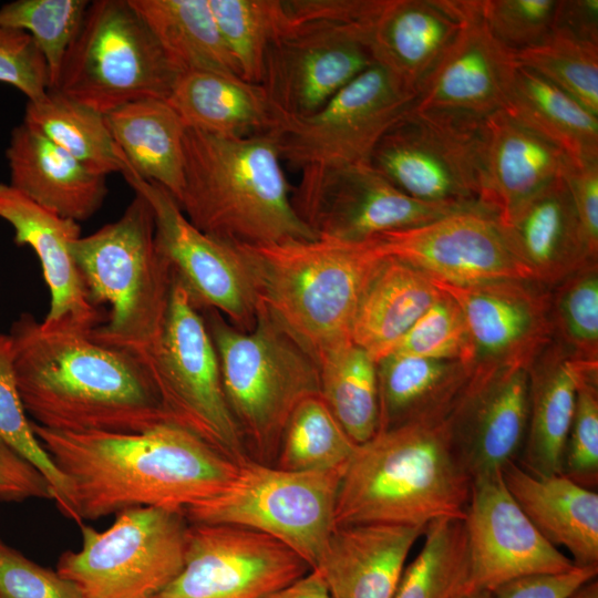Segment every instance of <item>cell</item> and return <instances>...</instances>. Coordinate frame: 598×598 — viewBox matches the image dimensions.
<instances>
[{
	"instance_id": "obj_1",
	"label": "cell",
	"mask_w": 598,
	"mask_h": 598,
	"mask_svg": "<svg viewBox=\"0 0 598 598\" xmlns=\"http://www.w3.org/2000/svg\"><path fill=\"white\" fill-rule=\"evenodd\" d=\"M31 423L68 483L79 525L132 507L184 511L219 493L238 468L169 422L127 434L58 432Z\"/></svg>"
},
{
	"instance_id": "obj_2",
	"label": "cell",
	"mask_w": 598,
	"mask_h": 598,
	"mask_svg": "<svg viewBox=\"0 0 598 598\" xmlns=\"http://www.w3.org/2000/svg\"><path fill=\"white\" fill-rule=\"evenodd\" d=\"M13 370L28 415L68 433H141L172 423L136 357L89 333L47 330L32 313L11 324Z\"/></svg>"
},
{
	"instance_id": "obj_3",
	"label": "cell",
	"mask_w": 598,
	"mask_h": 598,
	"mask_svg": "<svg viewBox=\"0 0 598 598\" xmlns=\"http://www.w3.org/2000/svg\"><path fill=\"white\" fill-rule=\"evenodd\" d=\"M178 205L200 231L240 245L309 240L271 132L227 137L185 128Z\"/></svg>"
},
{
	"instance_id": "obj_4",
	"label": "cell",
	"mask_w": 598,
	"mask_h": 598,
	"mask_svg": "<svg viewBox=\"0 0 598 598\" xmlns=\"http://www.w3.org/2000/svg\"><path fill=\"white\" fill-rule=\"evenodd\" d=\"M264 309L320 365L352 342L360 299L383 256L372 240L319 235L268 245L235 244Z\"/></svg>"
},
{
	"instance_id": "obj_5",
	"label": "cell",
	"mask_w": 598,
	"mask_h": 598,
	"mask_svg": "<svg viewBox=\"0 0 598 598\" xmlns=\"http://www.w3.org/2000/svg\"><path fill=\"white\" fill-rule=\"evenodd\" d=\"M472 482L452 450L444 421L379 431L357 445L343 470L334 527H425L439 518L464 519Z\"/></svg>"
},
{
	"instance_id": "obj_6",
	"label": "cell",
	"mask_w": 598,
	"mask_h": 598,
	"mask_svg": "<svg viewBox=\"0 0 598 598\" xmlns=\"http://www.w3.org/2000/svg\"><path fill=\"white\" fill-rule=\"evenodd\" d=\"M134 194L116 221L79 237L71 251L92 303L110 307L106 321L89 337L137 354L159 336L173 272L156 246L153 210Z\"/></svg>"
},
{
	"instance_id": "obj_7",
	"label": "cell",
	"mask_w": 598,
	"mask_h": 598,
	"mask_svg": "<svg viewBox=\"0 0 598 598\" xmlns=\"http://www.w3.org/2000/svg\"><path fill=\"white\" fill-rule=\"evenodd\" d=\"M200 312L245 444L261 463L276 457L293 410L305 399L320 395L319 365L260 307L250 331L238 330L215 309Z\"/></svg>"
},
{
	"instance_id": "obj_8",
	"label": "cell",
	"mask_w": 598,
	"mask_h": 598,
	"mask_svg": "<svg viewBox=\"0 0 598 598\" xmlns=\"http://www.w3.org/2000/svg\"><path fill=\"white\" fill-rule=\"evenodd\" d=\"M416 99V92L374 63L317 112L278 115L270 132L280 158L301 172L291 196L298 215L324 176L368 164L380 140Z\"/></svg>"
},
{
	"instance_id": "obj_9",
	"label": "cell",
	"mask_w": 598,
	"mask_h": 598,
	"mask_svg": "<svg viewBox=\"0 0 598 598\" xmlns=\"http://www.w3.org/2000/svg\"><path fill=\"white\" fill-rule=\"evenodd\" d=\"M177 75L128 0H95L51 90L105 115L138 100H166Z\"/></svg>"
},
{
	"instance_id": "obj_10",
	"label": "cell",
	"mask_w": 598,
	"mask_h": 598,
	"mask_svg": "<svg viewBox=\"0 0 598 598\" xmlns=\"http://www.w3.org/2000/svg\"><path fill=\"white\" fill-rule=\"evenodd\" d=\"M134 355L146 370L172 423L237 463L247 458L205 319L174 274L159 336L148 349Z\"/></svg>"
},
{
	"instance_id": "obj_11",
	"label": "cell",
	"mask_w": 598,
	"mask_h": 598,
	"mask_svg": "<svg viewBox=\"0 0 598 598\" xmlns=\"http://www.w3.org/2000/svg\"><path fill=\"white\" fill-rule=\"evenodd\" d=\"M343 470L288 471L246 458L219 493L188 506L184 514L192 524L233 525L267 534L313 569L334 529Z\"/></svg>"
},
{
	"instance_id": "obj_12",
	"label": "cell",
	"mask_w": 598,
	"mask_h": 598,
	"mask_svg": "<svg viewBox=\"0 0 598 598\" xmlns=\"http://www.w3.org/2000/svg\"><path fill=\"white\" fill-rule=\"evenodd\" d=\"M187 522L182 509L143 506L116 513L102 532L82 523L80 549L64 551L56 573L85 598H153L184 566Z\"/></svg>"
},
{
	"instance_id": "obj_13",
	"label": "cell",
	"mask_w": 598,
	"mask_h": 598,
	"mask_svg": "<svg viewBox=\"0 0 598 598\" xmlns=\"http://www.w3.org/2000/svg\"><path fill=\"white\" fill-rule=\"evenodd\" d=\"M485 118L413 105L383 135L369 164L415 199L484 210Z\"/></svg>"
},
{
	"instance_id": "obj_14",
	"label": "cell",
	"mask_w": 598,
	"mask_h": 598,
	"mask_svg": "<svg viewBox=\"0 0 598 598\" xmlns=\"http://www.w3.org/2000/svg\"><path fill=\"white\" fill-rule=\"evenodd\" d=\"M122 175L150 204L155 241L198 310L215 309L240 331H250L258 300L238 247L196 228L164 187L146 181L124 161Z\"/></svg>"
},
{
	"instance_id": "obj_15",
	"label": "cell",
	"mask_w": 598,
	"mask_h": 598,
	"mask_svg": "<svg viewBox=\"0 0 598 598\" xmlns=\"http://www.w3.org/2000/svg\"><path fill=\"white\" fill-rule=\"evenodd\" d=\"M310 570L301 556L267 534L192 524L181 573L153 598H268Z\"/></svg>"
},
{
	"instance_id": "obj_16",
	"label": "cell",
	"mask_w": 598,
	"mask_h": 598,
	"mask_svg": "<svg viewBox=\"0 0 598 598\" xmlns=\"http://www.w3.org/2000/svg\"><path fill=\"white\" fill-rule=\"evenodd\" d=\"M372 30L326 22L290 27L269 47L260 83L278 115L317 112L373 65Z\"/></svg>"
},
{
	"instance_id": "obj_17",
	"label": "cell",
	"mask_w": 598,
	"mask_h": 598,
	"mask_svg": "<svg viewBox=\"0 0 598 598\" xmlns=\"http://www.w3.org/2000/svg\"><path fill=\"white\" fill-rule=\"evenodd\" d=\"M371 240L383 256L408 262L431 279L448 285L533 279L505 239L496 217L481 209L455 212Z\"/></svg>"
},
{
	"instance_id": "obj_18",
	"label": "cell",
	"mask_w": 598,
	"mask_h": 598,
	"mask_svg": "<svg viewBox=\"0 0 598 598\" xmlns=\"http://www.w3.org/2000/svg\"><path fill=\"white\" fill-rule=\"evenodd\" d=\"M433 282L457 302L464 315L473 370L528 369L554 340L549 288L533 279L467 286Z\"/></svg>"
},
{
	"instance_id": "obj_19",
	"label": "cell",
	"mask_w": 598,
	"mask_h": 598,
	"mask_svg": "<svg viewBox=\"0 0 598 598\" xmlns=\"http://www.w3.org/2000/svg\"><path fill=\"white\" fill-rule=\"evenodd\" d=\"M464 522L467 590L492 591L523 576L564 571L575 565L528 519L507 489L502 471L473 480Z\"/></svg>"
},
{
	"instance_id": "obj_20",
	"label": "cell",
	"mask_w": 598,
	"mask_h": 598,
	"mask_svg": "<svg viewBox=\"0 0 598 598\" xmlns=\"http://www.w3.org/2000/svg\"><path fill=\"white\" fill-rule=\"evenodd\" d=\"M528 369H476L445 419L452 450L473 480L517 462L528 420Z\"/></svg>"
},
{
	"instance_id": "obj_21",
	"label": "cell",
	"mask_w": 598,
	"mask_h": 598,
	"mask_svg": "<svg viewBox=\"0 0 598 598\" xmlns=\"http://www.w3.org/2000/svg\"><path fill=\"white\" fill-rule=\"evenodd\" d=\"M460 210L406 195L368 163L324 176L299 215L318 236L362 243Z\"/></svg>"
},
{
	"instance_id": "obj_22",
	"label": "cell",
	"mask_w": 598,
	"mask_h": 598,
	"mask_svg": "<svg viewBox=\"0 0 598 598\" xmlns=\"http://www.w3.org/2000/svg\"><path fill=\"white\" fill-rule=\"evenodd\" d=\"M0 218L14 230V243L37 255L50 291V308L42 321L47 330L89 333L105 317L90 299L72 256L71 244L81 237L78 221L39 205L10 184L0 183Z\"/></svg>"
},
{
	"instance_id": "obj_23",
	"label": "cell",
	"mask_w": 598,
	"mask_h": 598,
	"mask_svg": "<svg viewBox=\"0 0 598 598\" xmlns=\"http://www.w3.org/2000/svg\"><path fill=\"white\" fill-rule=\"evenodd\" d=\"M518 64L471 0L466 23L423 83L414 106L485 118L505 105Z\"/></svg>"
},
{
	"instance_id": "obj_24",
	"label": "cell",
	"mask_w": 598,
	"mask_h": 598,
	"mask_svg": "<svg viewBox=\"0 0 598 598\" xmlns=\"http://www.w3.org/2000/svg\"><path fill=\"white\" fill-rule=\"evenodd\" d=\"M496 220L533 279L547 288L598 261L589 251L563 175Z\"/></svg>"
},
{
	"instance_id": "obj_25",
	"label": "cell",
	"mask_w": 598,
	"mask_h": 598,
	"mask_svg": "<svg viewBox=\"0 0 598 598\" xmlns=\"http://www.w3.org/2000/svg\"><path fill=\"white\" fill-rule=\"evenodd\" d=\"M471 0H389L371 34L375 63L417 93L464 28Z\"/></svg>"
},
{
	"instance_id": "obj_26",
	"label": "cell",
	"mask_w": 598,
	"mask_h": 598,
	"mask_svg": "<svg viewBox=\"0 0 598 598\" xmlns=\"http://www.w3.org/2000/svg\"><path fill=\"white\" fill-rule=\"evenodd\" d=\"M424 529L385 523L337 526L312 570L332 598H393L406 557Z\"/></svg>"
},
{
	"instance_id": "obj_27",
	"label": "cell",
	"mask_w": 598,
	"mask_h": 598,
	"mask_svg": "<svg viewBox=\"0 0 598 598\" xmlns=\"http://www.w3.org/2000/svg\"><path fill=\"white\" fill-rule=\"evenodd\" d=\"M569 159L506 111L492 113L484 121L482 208L505 216L561 176Z\"/></svg>"
},
{
	"instance_id": "obj_28",
	"label": "cell",
	"mask_w": 598,
	"mask_h": 598,
	"mask_svg": "<svg viewBox=\"0 0 598 598\" xmlns=\"http://www.w3.org/2000/svg\"><path fill=\"white\" fill-rule=\"evenodd\" d=\"M10 185L39 205L75 221L87 220L109 189L97 174L23 122L6 150Z\"/></svg>"
},
{
	"instance_id": "obj_29",
	"label": "cell",
	"mask_w": 598,
	"mask_h": 598,
	"mask_svg": "<svg viewBox=\"0 0 598 598\" xmlns=\"http://www.w3.org/2000/svg\"><path fill=\"white\" fill-rule=\"evenodd\" d=\"M598 363L575 359L554 340L528 367V420L516 462L537 477L560 474L561 457L584 372Z\"/></svg>"
},
{
	"instance_id": "obj_30",
	"label": "cell",
	"mask_w": 598,
	"mask_h": 598,
	"mask_svg": "<svg viewBox=\"0 0 598 598\" xmlns=\"http://www.w3.org/2000/svg\"><path fill=\"white\" fill-rule=\"evenodd\" d=\"M503 481L518 506L555 547L567 549L577 566L598 565V494L556 474L537 477L511 462Z\"/></svg>"
},
{
	"instance_id": "obj_31",
	"label": "cell",
	"mask_w": 598,
	"mask_h": 598,
	"mask_svg": "<svg viewBox=\"0 0 598 598\" xmlns=\"http://www.w3.org/2000/svg\"><path fill=\"white\" fill-rule=\"evenodd\" d=\"M166 102L185 127L227 137L268 133L278 116L260 84L212 71L179 73Z\"/></svg>"
},
{
	"instance_id": "obj_32",
	"label": "cell",
	"mask_w": 598,
	"mask_h": 598,
	"mask_svg": "<svg viewBox=\"0 0 598 598\" xmlns=\"http://www.w3.org/2000/svg\"><path fill=\"white\" fill-rule=\"evenodd\" d=\"M377 363L378 431L445 421L472 368L458 360L389 354Z\"/></svg>"
},
{
	"instance_id": "obj_33",
	"label": "cell",
	"mask_w": 598,
	"mask_h": 598,
	"mask_svg": "<svg viewBox=\"0 0 598 598\" xmlns=\"http://www.w3.org/2000/svg\"><path fill=\"white\" fill-rule=\"evenodd\" d=\"M441 296L442 290L421 270L384 257L360 299L352 342L378 362Z\"/></svg>"
},
{
	"instance_id": "obj_34",
	"label": "cell",
	"mask_w": 598,
	"mask_h": 598,
	"mask_svg": "<svg viewBox=\"0 0 598 598\" xmlns=\"http://www.w3.org/2000/svg\"><path fill=\"white\" fill-rule=\"evenodd\" d=\"M104 120L130 167L142 178L164 187L178 204L186 127L166 100L131 102L105 114Z\"/></svg>"
},
{
	"instance_id": "obj_35",
	"label": "cell",
	"mask_w": 598,
	"mask_h": 598,
	"mask_svg": "<svg viewBox=\"0 0 598 598\" xmlns=\"http://www.w3.org/2000/svg\"><path fill=\"white\" fill-rule=\"evenodd\" d=\"M128 3L178 74L212 71L239 76L209 0H128Z\"/></svg>"
},
{
	"instance_id": "obj_36",
	"label": "cell",
	"mask_w": 598,
	"mask_h": 598,
	"mask_svg": "<svg viewBox=\"0 0 598 598\" xmlns=\"http://www.w3.org/2000/svg\"><path fill=\"white\" fill-rule=\"evenodd\" d=\"M575 161H598V116L534 71L518 65L504 107Z\"/></svg>"
},
{
	"instance_id": "obj_37",
	"label": "cell",
	"mask_w": 598,
	"mask_h": 598,
	"mask_svg": "<svg viewBox=\"0 0 598 598\" xmlns=\"http://www.w3.org/2000/svg\"><path fill=\"white\" fill-rule=\"evenodd\" d=\"M23 123L97 174L107 176L124 168L104 115L58 91L49 90L43 99L28 101Z\"/></svg>"
},
{
	"instance_id": "obj_38",
	"label": "cell",
	"mask_w": 598,
	"mask_h": 598,
	"mask_svg": "<svg viewBox=\"0 0 598 598\" xmlns=\"http://www.w3.org/2000/svg\"><path fill=\"white\" fill-rule=\"evenodd\" d=\"M320 395L348 436L362 444L378 431L377 363L351 343L320 365Z\"/></svg>"
},
{
	"instance_id": "obj_39",
	"label": "cell",
	"mask_w": 598,
	"mask_h": 598,
	"mask_svg": "<svg viewBox=\"0 0 598 598\" xmlns=\"http://www.w3.org/2000/svg\"><path fill=\"white\" fill-rule=\"evenodd\" d=\"M423 536V546L404 568L393 598H454L467 590L470 557L464 519H434L425 526Z\"/></svg>"
},
{
	"instance_id": "obj_40",
	"label": "cell",
	"mask_w": 598,
	"mask_h": 598,
	"mask_svg": "<svg viewBox=\"0 0 598 598\" xmlns=\"http://www.w3.org/2000/svg\"><path fill=\"white\" fill-rule=\"evenodd\" d=\"M238 75L260 84L269 47L289 30L283 0H209Z\"/></svg>"
},
{
	"instance_id": "obj_41",
	"label": "cell",
	"mask_w": 598,
	"mask_h": 598,
	"mask_svg": "<svg viewBox=\"0 0 598 598\" xmlns=\"http://www.w3.org/2000/svg\"><path fill=\"white\" fill-rule=\"evenodd\" d=\"M357 445L321 395L310 396L297 405L287 422L277 467L300 472L343 470Z\"/></svg>"
},
{
	"instance_id": "obj_42",
	"label": "cell",
	"mask_w": 598,
	"mask_h": 598,
	"mask_svg": "<svg viewBox=\"0 0 598 598\" xmlns=\"http://www.w3.org/2000/svg\"><path fill=\"white\" fill-rule=\"evenodd\" d=\"M554 338L577 360L598 363V261L549 288Z\"/></svg>"
},
{
	"instance_id": "obj_43",
	"label": "cell",
	"mask_w": 598,
	"mask_h": 598,
	"mask_svg": "<svg viewBox=\"0 0 598 598\" xmlns=\"http://www.w3.org/2000/svg\"><path fill=\"white\" fill-rule=\"evenodd\" d=\"M89 4L87 0H16L0 7V28L22 30L38 44L48 66L49 90L59 81Z\"/></svg>"
},
{
	"instance_id": "obj_44",
	"label": "cell",
	"mask_w": 598,
	"mask_h": 598,
	"mask_svg": "<svg viewBox=\"0 0 598 598\" xmlns=\"http://www.w3.org/2000/svg\"><path fill=\"white\" fill-rule=\"evenodd\" d=\"M0 439L31 462L45 477L59 511L74 520L68 483L32 430L13 370L12 342L0 332Z\"/></svg>"
},
{
	"instance_id": "obj_45",
	"label": "cell",
	"mask_w": 598,
	"mask_h": 598,
	"mask_svg": "<svg viewBox=\"0 0 598 598\" xmlns=\"http://www.w3.org/2000/svg\"><path fill=\"white\" fill-rule=\"evenodd\" d=\"M515 54L518 65L549 81L598 116V45L553 32Z\"/></svg>"
},
{
	"instance_id": "obj_46",
	"label": "cell",
	"mask_w": 598,
	"mask_h": 598,
	"mask_svg": "<svg viewBox=\"0 0 598 598\" xmlns=\"http://www.w3.org/2000/svg\"><path fill=\"white\" fill-rule=\"evenodd\" d=\"M393 353L426 359L458 360L473 370L470 334L457 302L442 291V296L398 341L389 354Z\"/></svg>"
},
{
	"instance_id": "obj_47",
	"label": "cell",
	"mask_w": 598,
	"mask_h": 598,
	"mask_svg": "<svg viewBox=\"0 0 598 598\" xmlns=\"http://www.w3.org/2000/svg\"><path fill=\"white\" fill-rule=\"evenodd\" d=\"M560 474L594 489L598 483V365L579 382L575 411L561 457Z\"/></svg>"
},
{
	"instance_id": "obj_48",
	"label": "cell",
	"mask_w": 598,
	"mask_h": 598,
	"mask_svg": "<svg viewBox=\"0 0 598 598\" xmlns=\"http://www.w3.org/2000/svg\"><path fill=\"white\" fill-rule=\"evenodd\" d=\"M557 0H478L481 17L509 51L533 48L553 33Z\"/></svg>"
},
{
	"instance_id": "obj_49",
	"label": "cell",
	"mask_w": 598,
	"mask_h": 598,
	"mask_svg": "<svg viewBox=\"0 0 598 598\" xmlns=\"http://www.w3.org/2000/svg\"><path fill=\"white\" fill-rule=\"evenodd\" d=\"M0 598H85L73 581L29 559L0 538Z\"/></svg>"
},
{
	"instance_id": "obj_50",
	"label": "cell",
	"mask_w": 598,
	"mask_h": 598,
	"mask_svg": "<svg viewBox=\"0 0 598 598\" xmlns=\"http://www.w3.org/2000/svg\"><path fill=\"white\" fill-rule=\"evenodd\" d=\"M0 82L17 87L28 101H39L47 95V62L29 33L0 28Z\"/></svg>"
},
{
	"instance_id": "obj_51",
	"label": "cell",
	"mask_w": 598,
	"mask_h": 598,
	"mask_svg": "<svg viewBox=\"0 0 598 598\" xmlns=\"http://www.w3.org/2000/svg\"><path fill=\"white\" fill-rule=\"evenodd\" d=\"M389 0H290L283 1L289 28L326 22L374 27Z\"/></svg>"
},
{
	"instance_id": "obj_52",
	"label": "cell",
	"mask_w": 598,
	"mask_h": 598,
	"mask_svg": "<svg viewBox=\"0 0 598 598\" xmlns=\"http://www.w3.org/2000/svg\"><path fill=\"white\" fill-rule=\"evenodd\" d=\"M598 565L577 566L509 580L493 589L492 598H569L578 588L597 578Z\"/></svg>"
},
{
	"instance_id": "obj_53",
	"label": "cell",
	"mask_w": 598,
	"mask_h": 598,
	"mask_svg": "<svg viewBox=\"0 0 598 598\" xmlns=\"http://www.w3.org/2000/svg\"><path fill=\"white\" fill-rule=\"evenodd\" d=\"M563 176L589 251L598 258V161L570 158Z\"/></svg>"
},
{
	"instance_id": "obj_54",
	"label": "cell",
	"mask_w": 598,
	"mask_h": 598,
	"mask_svg": "<svg viewBox=\"0 0 598 598\" xmlns=\"http://www.w3.org/2000/svg\"><path fill=\"white\" fill-rule=\"evenodd\" d=\"M52 499L43 474L24 456L0 439V501Z\"/></svg>"
},
{
	"instance_id": "obj_55",
	"label": "cell",
	"mask_w": 598,
	"mask_h": 598,
	"mask_svg": "<svg viewBox=\"0 0 598 598\" xmlns=\"http://www.w3.org/2000/svg\"><path fill=\"white\" fill-rule=\"evenodd\" d=\"M553 32L598 45V0H557Z\"/></svg>"
},
{
	"instance_id": "obj_56",
	"label": "cell",
	"mask_w": 598,
	"mask_h": 598,
	"mask_svg": "<svg viewBox=\"0 0 598 598\" xmlns=\"http://www.w3.org/2000/svg\"><path fill=\"white\" fill-rule=\"evenodd\" d=\"M268 598H332L322 577L316 570L272 594Z\"/></svg>"
},
{
	"instance_id": "obj_57",
	"label": "cell",
	"mask_w": 598,
	"mask_h": 598,
	"mask_svg": "<svg viewBox=\"0 0 598 598\" xmlns=\"http://www.w3.org/2000/svg\"><path fill=\"white\" fill-rule=\"evenodd\" d=\"M569 598H598L597 578L589 580L578 588Z\"/></svg>"
},
{
	"instance_id": "obj_58",
	"label": "cell",
	"mask_w": 598,
	"mask_h": 598,
	"mask_svg": "<svg viewBox=\"0 0 598 598\" xmlns=\"http://www.w3.org/2000/svg\"><path fill=\"white\" fill-rule=\"evenodd\" d=\"M454 598H492V592L488 590L470 589L461 592Z\"/></svg>"
}]
</instances>
